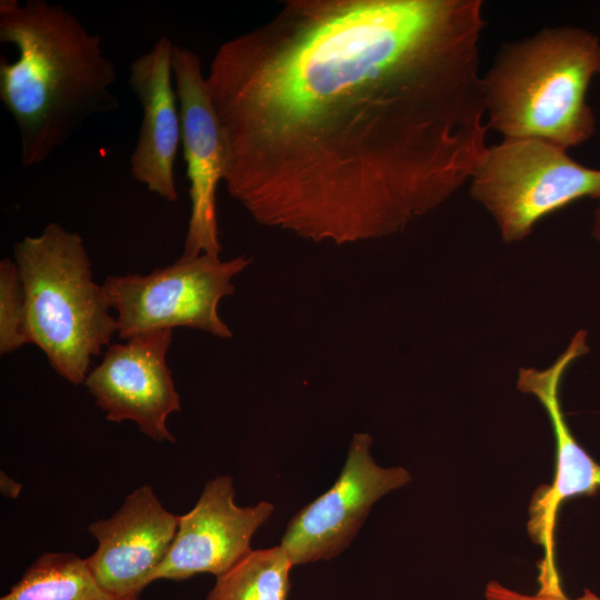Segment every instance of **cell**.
Listing matches in <instances>:
<instances>
[{
    "label": "cell",
    "mask_w": 600,
    "mask_h": 600,
    "mask_svg": "<svg viewBox=\"0 0 600 600\" xmlns=\"http://www.w3.org/2000/svg\"><path fill=\"white\" fill-rule=\"evenodd\" d=\"M371 446V434L354 433L337 481L290 520L280 546L294 566L338 556L356 537L372 506L411 480L402 467L377 464Z\"/></svg>",
    "instance_id": "ba28073f"
},
{
    "label": "cell",
    "mask_w": 600,
    "mask_h": 600,
    "mask_svg": "<svg viewBox=\"0 0 600 600\" xmlns=\"http://www.w3.org/2000/svg\"><path fill=\"white\" fill-rule=\"evenodd\" d=\"M469 183L470 196L508 243L522 241L540 220L579 199L600 198L599 169L538 139L502 138L489 146Z\"/></svg>",
    "instance_id": "5b68a950"
},
{
    "label": "cell",
    "mask_w": 600,
    "mask_h": 600,
    "mask_svg": "<svg viewBox=\"0 0 600 600\" xmlns=\"http://www.w3.org/2000/svg\"><path fill=\"white\" fill-rule=\"evenodd\" d=\"M252 262L239 256H182L148 274L110 276L103 282L116 311L118 336L131 337L174 328H191L221 339L232 337L221 319L220 301L236 292L232 280Z\"/></svg>",
    "instance_id": "8992f818"
},
{
    "label": "cell",
    "mask_w": 600,
    "mask_h": 600,
    "mask_svg": "<svg viewBox=\"0 0 600 600\" xmlns=\"http://www.w3.org/2000/svg\"><path fill=\"white\" fill-rule=\"evenodd\" d=\"M293 566L280 544L252 550L236 567L217 578L207 600H286Z\"/></svg>",
    "instance_id": "9a60e30c"
},
{
    "label": "cell",
    "mask_w": 600,
    "mask_h": 600,
    "mask_svg": "<svg viewBox=\"0 0 600 600\" xmlns=\"http://www.w3.org/2000/svg\"><path fill=\"white\" fill-rule=\"evenodd\" d=\"M589 350L588 332L580 329L552 364L543 369L520 368L518 371L517 389L533 396L542 404L556 441L553 481L550 486L540 487L532 496L528 522L533 541L543 547L539 581L546 590L561 588L553 556V534L560 506L573 497L600 493V464L573 437L560 399L564 373Z\"/></svg>",
    "instance_id": "52a82bcc"
},
{
    "label": "cell",
    "mask_w": 600,
    "mask_h": 600,
    "mask_svg": "<svg viewBox=\"0 0 600 600\" xmlns=\"http://www.w3.org/2000/svg\"><path fill=\"white\" fill-rule=\"evenodd\" d=\"M598 206L596 208L594 214H593V221H592V236L593 238L600 242V198L598 199Z\"/></svg>",
    "instance_id": "d6986e66"
},
{
    "label": "cell",
    "mask_w": 600,
    "mask_h": 600,
    "mask_svg": "<svg viewBox=\"0 0 600 600\" xmlns=\"http://www.w3.org/2000/svg\"><path fill=\"white\" fill-rule=\"evenodd\" d=\"M600 74V40L572 26L504 43L481 76L488 129L568 150L588 141L596 117L587 102Z\"/></svg>",
    "instance_id": "3957f363"
},
{
    "label": "cell",
    "mask_w": 600,
    "mask_h": 600,
    "mask_svg": "<svg viewBox=\"0 0 600 600\" xmlns=\"http://www.w3.org/2000/svg\"><path fill=\"white\" fill-rule=\"evenodd\" d=\"M179 524L150 486L134 489L110 518L92 522L88 531L98 541L88 558L99 586L118 600H138L166 559Z\"/></svg>",
    "instance_id": "7c38bea8"
},
{
    "label": "cell",
    "mask_w": 600,
    "mask_h": 600,
    "mask_svg": "<svg viewBox=\"0 0 600 600\" xmlns=\"http://www.w3.org/2000/svg\"><path fill=\"white\" fill-rule=\"evenodd\" d=\"M174 43L167 36L136 58L128 82L138 98L142 119L130 157L132 177L160 198L174 202V162L181 141L180 111L172 76Z\"/></svg>",
    "instance_id": "4fadbf2b"
},
{
    "label": "cell",
    "mask_w": 600,
    "mask_h": 600,
    "mask_svg": "<svg viewBox=\"0 0 600 600\" xmlns=\"http://www.w3.org/2000/svg\"><path fill=\"white\" fill-rule=\"evenodd\" d=\"M0 41L18 51L12 62L0 59V100L17 123L23 168L47 161L90 117L119 108L100 37L61 4L1 0Z\"/></svg>",
    "instance_id": "7a4b0ae2"
},
{
    "label": "cell",
    "mask_w": 600,
    "mask_h": 600,
    "mask_svg": "<svg viewBox=\"0 0 600 600\" xmlns=\"http://www.w3.org/2000/svg\"><path fill=\"white\" fill-rule=\"evenodd\" d=\"M172 76L191 202L182 256H220L216 193L223 180V146L199 56L174 44Z\"/></svg>",
    "instance_id": "30bf717a"
},
{
    "label": "cell",
    "mask_w": 600,
    "mask_h": 600,
    "mask_svg": "<svg viewBox=\"0 0 600 600\" xmlns=\"http://www.w3.org/2000/svg\"><path fill=\"white\" fill-rule=\"evenodd\" d=\"M0 600H118L97 582L84 559L44 552Z\"/></svg>",
    "instance_id": "5bb4252c"
},
{
    "label": "cell",
    "mask_w": 600,
    "mask_h": 600,
    "mask_svg": "<svg viewBox=\"0 0 600 600\" xmlns=\"http://www.w3.org/2000/svg\"><path fill=\"white\" fill-rule=\"evenodd\" d=\"M484 596L487 600H600V598L589 589L583 590V594L577 599L567 598L562 594L537 593L534 596L523 594L503 587L497 581L487 584Z\"/></svg>",
    "instance_id": "e0dca14e"
},
{
    "label": "cell",
    "mask_w": 600,
    "mask_h": 600,
    "mask_svg": "<svg viewBox=\"0 0 600 600\" xmlns=\"http://www.w3.org/2000/svg\"><path fill=\"white\" fill-rule=\"evenodd\" d=\"M28 312L23 287L14 260L0 262V353L29 344Z\"/></svg>",
    "instance_id": "2e32d148"
},
{
    "label": "cell",
    "mask_w": 600,
    "mask_h": 600,
    "mask_svg": "<svg viewBox=\"0 0 600 600\" xmlns=\"http://www.w3.org/2000/svg\"><path fill=\"white\" fill-rule=\"evenodd\" d=\"M1 492L8 498H17L21 491V484L1 471Z\"/></svg>",
    "instance_id": "ac0fdd59"
},
{
    "label": "cell",
    "mask_w": 600,
    "mask_h": 600,
    "mask_svg": "<svg viewBox=\"0 0 600 600\" xmlns=\"http://www.w3.org/2000/svg\"><path fill=\"white\" fill-rule=\"evenodd\" d=\"M172 330L152 331L110 344L84 386L112 422L133 421L157 442L174 443L168 417L181 410L167 354Z\"/></svg>",
    "instance_id": "9c48e42d"
},
{
    "label": "cell",
    "mask_w": 600,
    "mask_h": 600,
    "mask_svg": "<svg viewBox=\"0 0 600 600\" xmlns=\"http://www.w3.org/2000/svg\"><path fill=\"white\" fill-rule=\"evenodd\" d=\"M481 0H287L206 76L228 193L312 242L393 236L484 154Z\"/></svg>",
    "instance_id": "6da1fadb"
},
{
    "label": "cell",
    "mask_w": 600,
    "mask_h": 600,
    "mask_svg": "<svg viewBox=\"0 0 600 600\" xmlns=\"http://www.w3.org/2000/svg\"><path fill=\"white\" fill-rule=\"evenodd\" d=\"M234 492L229 476L206 483L194 507L179 516L172 546L151 582L182 580L203 572L218 578L252 551L251 539L274 507L268 501L240 507L234 502Z\"/></svg>",
    "instance_id": "8fae6325"
},
{
    "label": "cell",
    "mask_w": 600,
    "mask_h": 600,
    "mask_svg": "<svg viewBox=\"0 0 600 600\" xmlns=\"http://www.w3.org/2000/svg\"><path fill=\"white\" fill-rule=\"evenodd\" d=\"M30 342L72 384L84 382L91 358L118 334L103 286L92 279L82 238L51 222L14 246Z\"/></svg>",
    "instance_id": "277c9868"
}]
</instances>
